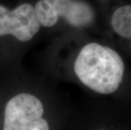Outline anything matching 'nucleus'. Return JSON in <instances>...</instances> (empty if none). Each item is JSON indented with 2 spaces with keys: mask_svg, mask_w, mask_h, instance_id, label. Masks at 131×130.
<instances>
[{
  "mask_svg": "<svg viewBox=\"0 0 131 130\" xmlns=\"http://www.w3.org/2000/svg\"><path fill=\"white\" fill-rule=\"evenodd\" d=\"M111 23L117 34L131 40V5H124L117 9L112 16Z\"/></svg>",
  "mask_w": 131,
  "mask_h": 130,
  "instance_id": "nucleus-5",
  "label": "nucleus"
},
{
  "mask_svg": "<svg viewBox=\"0 0 131 130\" xmlns=\"http://www.w3.org/2000/svg\"><path fill=\"white\" fill-rule=\"evenodd\" d=\"M40 27L35 8L31 4L25 3L13 10L0 4V37L11 35L20 41H28Z\"/></svg>",
  "mask_w": 131,
  "mask_h": 130,
  "instance_id": "nucleus-4",
  "label": "nucleus"
},
{
  "mask_svg": "<svg viewBox=\"0 0 131 130\" xmlns=\"http://www.w3.org/2000/svg\"><path fill=\"white\" fill-rule=\"evenodd\" d=\"M35 8L41 26L52 27L60 17L64 18L71 26H89L95 17L94 10L85 2L78 0H39Z\"/></svg>",
  "mask_w": 131,
  "mask_h": 130,
  "instance_id": "nucleus-3",
  "label": "nucleus"
},
{
  "mask_svg": "<svg viewBox=\"0 0 131 130\" xmlns=\"http://www.w3.org/2000/svg\"><path fill=\"white\" fill-rule=\"evenodd\" d=\"M74 69L85 85L97 93L107 95L118 89L124 77V63L113 49L91 42L78 54Z\"/></svg>",
  "mask_w": 131,
  "mask_h": 130,
  "instance_id": "nucleus-1",
  "label": "nucleus"
},
{
  "mask_svg": "<svg viewBox=\"0 0 131 130\" xmlns=\"http://www.w3.org/2000/svg\"><path fill=\"white\" fill-rule=\"evenodd\" d=\"M43 113V105L37 97L19 94L11 98L5 107L4 130H49Z\"/></svg>",
  "mask_w": 131,
  "mask_h": 130,
  "instance_id": "nucleus-2",
  "label": "nucleus"
}]
</instances>
